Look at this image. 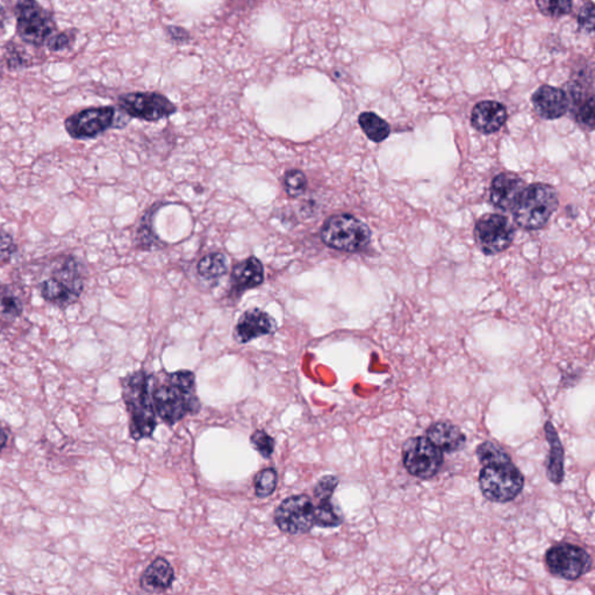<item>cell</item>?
<instances>
[{
	"label": "cell",
	"instance_id": "9",
	"mask_svg": "<svg viewBox=\"0 0 595 595\" xmlns=\"http://www.w3.org/2000/svg\"><path fill=\"white\" fill-rule=\"evenodd\" d=\"M592 564L590 553L571 543H560L545 553V565L550 574L571 582L589 574Z\"/></svg>",
	"mask_w": 595,
	"mask_h": 595
},
{
	"label": "cell",
	"instance_id": "36",
	"mask_svg": "<svg viewBox=\"0 0 595 595\" xmlns=\"http://www.w3.org/2000/svg\"><path fill=\"white\" fill-rule=\"evenodd\" d=\"M7 441H9V434H7V431L0 426V452L5 448Z\"/></svg>",
	"mask_w": 595,
	"mask_h": 595
},
{
	"label": "cell",
	"instance_id": "23",
	"mask_svg": "<svg viewBox=\"0 0 595 595\" xmlns=\"http://www.w3.org/2000/svg\"><path fill=\"white\" fill-rule=\"evenodd\" d=\"M24 301L16 286L0 284V319L13 321L22 314Z\"/></svg>",
	"mask_w": 595,
	"mask_h": 595
},
{
	"label": "cell",
	"instance_id": "24",
	"mask_svg": "<svg viewBox=\"0 0 595 595\" xmlns=\"http://www.w3.org/2000/svg\"><path fill=\"white\" fill-rule=\"evenodd\" d=\"M197 271L205 281L217 282L228 273V259L221 252H213L199 260Z\"/></svg>",
	"mask_w": 595,
	"mask_h": 595
},
{
	"label": "cell",
	"instance_id": "12",
	"mask_svg": "<svg viewBox=\"0 0 595 595\" xmlns=\"http://www.w3.org/2000/svg\"><path fill=\"white\" fill-rule=\"evenodd\" d=\"M475 237L486 255H496L512 244L514 228L507 218L500 214H487L475 225Z\"/></svg>",
	"mask_w": 595,
	"mask_h": 595
},
{
	"label": "cell",
	"instance_id": "37",
	"mask_svg": "<svg viewBox=\"0 0 595 595\" xmlns=\"http://www.w3.org/2000/svg\"><path fill=\"white\" fill-rule=\"evenodd\" d=\"M4 19H5V7H4L3 0H0V25L3 24Z\"/></svg>",
	"mask_w": 595,
	"mask_h": 595
},
{
	"label": "cell",
	"instance_id": "29",
	"mask_svg": "<svg viewBox=\"0 0 595 595\" xmlns=\"http://www.w3.org/2000/svg\"><path fill=\"white\" fill-rule=\"evenodd\" d=\"M477 456L479 462L482 465L498 462V460H504L509 459V455L501 449L499 445L493 444V442L486 441L479 444L477 448Z\"/></svg>",
	"mask_w": 595,
	"mask_h": 595
},
{
	"label": "cell",
	"instance_id": "16",
	"mask_svg": "<svg viewBox=\"0 0 595 595\" xmlns=\"http://www.w3.org/2000/svg\"><path fill=\"white\" fill-rule=\"evenodd\" d=\"M531 103L539 117L546 120L560 119L570 109L567 92L550 85L539 87L531 97Z\"/></svg>",
	"mask_w": 595,
	"mask_h": 595
},
{
	"label": "cell",
	"instance_id": "32",
	"mask_svg": "<svg viewBox=\"0 0 595 595\" xmlns=\"http://www.w3.org/2000/svg\"><path fill=\"white\" fill-rule=\"evenodd\" d=\"M579 28L586 33H592L594 29V6L592 2L586 3L580 10L578 16Z\"/></svg>",
	"mask_w": 595,
	"mask_h": 595
},
{
	"label": "cell",
	"instance_id": "15",
	"mask_svg": "<svg viewBox=\"0 0 595 595\" xmlns=\"http://www.w3.org/2000/svg\"><path fill=\"white\" fill-rule=\"evenodd\" d=\"M277 330L276 320L259 308L244 312L234 329V338L241 344H249L256 338L274 334Z\"/></svg>",
	"mask_w": 595,
	"mask_h": 595
},
{
	"label": "cell",
	"instance_id": "27",
	"mask_svg": "<svg viewBox=\"0 0 595 595\" xmlns=\"http://www.w3.org/2000/svg\"><path fill=\"white\" fill-rule=\"evenodd\" d=\"M537 6L543 16L560 19L572 10V0H537Z\"/></svg>",
	"mask_w": 595,
	"mask_h": 595
},
{
	"label": "cell",
	"instance_id": "5",
	"mask_svg": "<svg viewBox=\"0 0 595 595\" xmlns=\"http://www.w3.org/2000/svg\"><path fill=\"white\" fill-rule=\"evenodd\" d=\"M84 290V278L80 263L73 258H66L55 267L50 277L39 284L41 297L47 303L58 307L72 306Z\"/></svg>",
	"mask_w": 595,
	"mask_h": 595
},
{
	"label": "cell",
	"instance_id": "33",
	"mask_svg": "<svg viewBox=\"0 0 595 595\" xmlns=\"http://www.w3.org/2000/svg\"><path fill=\"white\" fill-rule=\"evenodd\" d=\"M17 251L12 236L5 232H0V263L6 262Z\"/></svg>",
	"mask_w": 595,
	"mask_h": 595
},
{
	"label": "cell",
	"instance_id": "14",
	"mask_svg": "<svg viewBox=\"0 0 595 595\" xmlns=\"http://www.w3.org/2000/svg\"><path fill=\"white\" fill-rule=\"evenodd\" d=\"M568 107H571L576 121L582 128H594V92L592 72H578L574 74L570 83L567 85Z\"/></svg>",
	"mask_w": 595,
	"mask_h": 595
},
{
	"label": "cell",
	"instance_id": "38",
	"mask_svg": "<svg viewBox=\"0 0 595 595\" xmlns=\"http://www.w3.org/2000/svg\"><path fill=\"white\" fill-rule=\"evenodd\" d=\"M0 73H2V61H0Z\"/></svg>",
	"mask_w": 595,
	"mask_h": 595
},
{
	"label": "cell",
	"instance_id": "35",
	"mask_svg": "<svg viewBox=\"0 0 595 595\" xmlns=\"http://www.w3.org/2000/svg\"><path fill=\"white\" fill-rule=\"evenodd\" d=\"M166 31L171 39L174 41H178V42L183 43L185 40L189 39L188 32H186L183 28L167 27Z\"/></svg>",
	"mask_w": 595,
	"mask_h": 595
},
{
	"label": "cell",
	"instance_id": "2",
	"mask_svg": "<svg viewBox=\"0 0 595 595\" xmlns=\"http://www.w3.org/2000/svg\"><path fill=\"white\" fill-rule=\"evenodd\" d=\"M274 519L279 529L289 535L306 534L314 527L335 528L344 523V515L332 499L315 504L307 494L286 498L274 511Z\"/></svg>",
	"mask_w": 595,
	"mask_h": 595
},
{
	"label": "cell",
	"instance_id": "34",
	"mask_svg": "<svg viewBox=\"0 0 595 595\" xmlns=\"http://www.w3.org/2000/svg\"><path fill=\"white\" fill-rule=\"evenodd\" d=\"M73 36H70L68 33H55L53 36L48 40L46 46L48 50L51 51H61L66 50L72 46Z\"/></svg>",
	"mask_w": 595,
	"mask_h": 595
},
{
	"label": "cell",
	"instance_id": "21",
	"mask_svg": "<svg viewBox=\"0 0 595 595\" xmlns=\"http://www.w3.org/2000/svg\"><path fill=\"white\" fill-rule=\"evenodd\" d=\"M427 437L442 452H460L467 444V437L459 427L449 422H437L427 429Z\"/></svg>",
	"mask_w": 595,
	"mask_h": 595
},
{
	"label": "cell",
	"instance_id": "13",
	"mask_svg": "<svg viewBox=\"0 0 595 595\" xmlns=\"http://www.w3.org/2000/svg\"><path fill=\"white\" fill-rule=\"evenodd\" d=\"M114 120V107H91L70 115L65 122V128L73 139L88 140L106 132L113 126Z\"/></svg>",
	"mask_w": 595,
	"mask_h": 595
},
{
	"label": "cell",
	"instance_id": "22",
	"mask_svg": "<svg viewBox=\"0 0 595 595\" xmlns=\"http://www.w3.org/2000/svg\"><path fill=\"white\" fill-rule=\"evenodd\" d=\"M545 430L546 441L550 444L546 475H548L550 482L555 483V485H560L563 482L565 475L563 445H561L560 437H558L555 427L552 422L545 423Z\"/></svg>",
	"mask_w": 595,
	"mask_h": 595
},
{
	"label": "cell",
	"instance_id": "3",
	"mask_svg": "<svg viewBox=\"0 0 595 595\" xmlns=\"http://www.w3.org/2000/svg\"><path fill=\"white\" fill-rule=\"evenodd\" d=\"M152 379L146 371L133 372L122 379V398L129 415V433L133 440L151 437L158 426L154 403H152Z\"/></svg>",
	"mask_w": 595,
	"mask_h": 595
},
{
	"label": "cell",
	"instance_id": "30",
	"mask_svg": "<svg viewBox=\"0 0 595 595\" xmlns=\"http://www.w3.org/2000/svg\"><path fill=\"white\" fill-rule=\"evenodd\" d=\"M251 444L264 459H270L274 452V440L266 430L258 429L251 437Z\"/></svg>",
	"mask_w": 595,
	"mask_h": 595
},
{
	"label": "cell",
	"instance_id": "20",
	"mask_svg": "<svg viewBox=\"0 0 595 595\" xmlns=\"http://www.w3.org/2000/svg\"><path fill=\"white\" fill-rule=\"evenodd\" d=\"M174 582V570L169 561L163 557L152 560L140 578L141 589L148 593H163Z\"/></svg>",
	"mask_w": 595,
	"mask_h": 595
},
{
	"label": "cell",
	"instance_id": "17",
	"mask_svg": "<svg viewBox=\"0 0 595 595\" xmlns=\"http://www.w3.org/2000/svg\"><path fill=\"white\" fill-rule=\"evenodd\" d=\"M523 189V181L518 174L502 173L491 185V202L502 211H513Z\"/></svg>",
	"mask_w": 595,
	"mask_h": 595
},
{
	"label": "cell",
	"instance_id": "4",
	"mask_svg": "<svg viewBox=\"0 0 595 595\" xmlns=\"http://www.w3.org/2000/svg\"><path fill=\"white\" fill-rule=\"evenodd\" d=\"M558 207V196L552 186L533 184L524 188L513 213L521 228L541 229L549 222Z\"/></svg>",
	"mask_w": 595,
	"mask_h": 595
},
{
	"label": "cell",
	"instance_id": "25",
	"mask_svg": "<svg viewBox=\"0 0 595 595\" xmlns=\"http://www.w3.org/2000/svg\"><path fill=\"white\" fill-rule=\"evenodd\" d=\"M359 124L366 135L375 143L388 139L390 128L388 122L378 117L374 112H364L359 115Z\"/></svg>",
	"mask_w": 595,
	"mask_h": 595
},
{
	"label": "cell",
	"instance_id": "31",
	"mask_svg": "<svg viewBox=\"0 0 595 595\" xmlns=\"http://www.w3.org/2000/svg\"><path fill=\"white\" fill-rule=\"evenodd\" d=\"M338 485V478L328 475L320 479L313 489L314 499H332L333 493Z\"/></svg>",
	"mask_w": 595,
	"mask_h": 595
},
{
	"label": "cell",
	"instance_id": "18",
	"mask_svg": "<svg viewBox=\"0 0 595 595\" xmlns=\"http://www.w3.org/2000/svg\"><path fill=\"white\" fill-rule=\"evenodd\" d=\"M263 282V264L259 259L251 256L233 267L230 276V296L239 298L248 290L262 285Z\"/></svg>",
	"mask_w": 595,
	"mask_h": 595
},
{
	"label": "cell",
	"instance_id": "26",
	"mask_svg": "<svg viewBox=\"0 0 595 595\" xmlns=\"http://www.w3.org/2000/svg\"><path fill=\"white\" fill-rule=\"evenodd\" d=\"M277 485L278 472L276 468H263L254 478L255 496L259 499H266V498L273 496Z\"/></svg>",
	"mask_w": 595,
	"mask_h": 595
},
{
	"label": "cell",
	"instance_id": "19",
	"mask_svg": "<svg viewBox=\"0 0 595 595\" xmlns=\"http://www.w3.org/2000/svg\"><path fill=\"white\" fill-rule=\"evenodd\" d=\"M507 117V110L501 103L483 100L472 110L471 124L478 132L493 134L501 129Z\"/></svg>",
	"mask_w": 595,
	"mask_h": 595
},
{
	"label": "cell",
	"instance_id": "6",
	"mask_svg": "<svg viewBox=\"0 0 595 595\" xmlns=\"http://www.w3.org/2000/svg\"><path fill=\"white\" fill-rule=\"evenodd\" d=\"M524 477L518 468L507 460L483 465L479 487L483 496L493 502H509L522 492Z\"/></svg>",
	"mask_w": 595,
	"mask_h": 595
},
{
	"label": "cell",
	"instance_id": "28",
	"mask_svg": "<svg viewBox=\"0 0 595 595\" xmlns=\"http://www.w3.org/2000/svg\"><path fill=\"white\" fill-rule=\"evenodd\" d=\"M308 186L306 174L300 170H290L285 174L284 188L291 198H299L306 192Z\"/></svg>",
	"mask_w": 595,
	"mask_h": 595
},
{
	"label": "cell",
	"instance_id": "1",
	"mask_svg": "<svg viewBox=\"0 0 595 595\" xmlns=\"http://www.w3.org/2000/svg\"><path fill=\"white\" fill-rule=\"evenodd\" d=\"M151 396L156 415L167 426L176 425L186 416L195 415L200 411L196 393V375L192 371L166 374L162 381L154 377Z\"/></svg>",
	"mask_w": 595,
	"mask_h": 595
},
{
	"label": "cell",
	"instance_id": "10",
	"mask_svg": "<svg viewBox=\"0 0 595 595\" xmlns=\"http://www.w3.org/2000/svg\"><path fill=\"white\" fill-rule=\"evenodd\" d=\"M403 462L409 475L426 481L438 474L444 465V456L428 437H413L404 444Z\"/></svg>",
	"mask_w": 595,
	"mask_h": 595
},
{
	"label": "cell",
	"instance_id": "11",
	"mask_svg": "<svg viewBox=\"0 0 595 595\" xmlns=\"http://www.w3.org/2000/svg\"><path fill=\"white\" fill-rule=\"evenodd\" d=\"M119 107L129 117L158 121L176 113L177 107L166 96L155 92H133L119 97Z\"/></svg>",
	"mask_w": 595,
	"mask_h": 595
},
{
	"label": "cell",
	"instance_id": "7",
	"mask_svg": "<svg viewBox=\"0 0 595 595\" xmlns=\"http://www.w3.org/2000/svg\"><path fill=\"white\" fill-rule=\"evenodd\" d=\"M320 236L329 248L348 252L363 251L371 240L369 227L352 214H336L327 219Z\"/></svg>",
	"mask_w": 595,
	"mask_h": 595
},
{
	"label": "cell",
	"instance_id": "8",
	"mask_svg": "<svg viewBox=\"0 0 595 595\" xmlns=\"http://www.w3.org/2000/svg\"><path fill=\"white\" fill-rule=\"evenodd\" d=\"M17 32L26 43L43 46L58 33L54 18L36 0H18Z\"/></svg>",
	"mask_w": 595,
	"mask_h": 595
}]
</instances>
